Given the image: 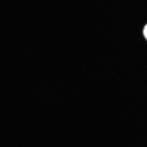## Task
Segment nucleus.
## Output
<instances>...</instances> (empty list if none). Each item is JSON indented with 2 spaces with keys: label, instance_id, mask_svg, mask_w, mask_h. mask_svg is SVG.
Instances as JSON below:
<instances>
[{
  "label": "nucleus",
  "instance_id": "f257e3e1",
  "mask_svg": "<svg viewBox=\"0 0 147 147\" xmlns=\"http://www.w3.org/2000/svg\"><path fill=\"white\" fill-rule=\"evenodd\" d=\"M143 34L147 40V24L144 28V30H143Z\"/></svg>",
  "mask_w": 147,
  "mask_h": 147
}]
</instances>
